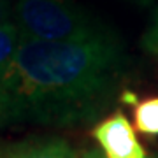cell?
<instances>
[{"mask_svg":"<svg viewBox=\"0 0 158 158\" xmlns=\"http://www.w3.org/2000/svg\"><path fill=\"white\" fill-rule=\"evenodd\" d=\"M121 69L107 34L83 40L18 44L0 76V125L72 121L106 100Z\"/></svg>","mask_w":158,"mask_h":158,"instance_id":"1","label":"cell"},{"mask_svg":"<svg viewBox=\"0 0 158 158\" xmlns=\"http://www.w3.org/2000/svg\"><path fill=\"white\" fill-rule=\"evenodd\" d=\"M14 18L12 23L25 40L65 42L106 34L70 0H19Z\"/></svg>","mask_w":158,"mask_h":158,"instance_id":"2","label":"cell"},{"mask_svg":"<svg viewBox=\"0 0 158 158\" xmlns=\"http://www.w3.org/2000/svg\"><path fill=\"white\" fill-rule=\"evenodd\" d=\"M104 158H148L127 116L116 113L93 130Z\"/></svg>","mask_w":158,"mask_h":158,"instance_id":"3","label":"cell"},{"mask_svg":"<svg viewBox=\"0 0 158 158\" xmlns=\"http://www.w3.org/2000/svg\"><path fill=\"white\" fill-rule=\"evenodd\" d=\"M4 158H77V155L63 139H44L16 146Z\"/></svg>","mask_w":158,"mask_h":158,"instance_id":"4","label":"cell"},{"mask_svg":"<svg viewBox=\"0 0 158 158\" xmlns=\"http://www.w3.org/2000/svg\"><path fill=\"white\" fill-rule=\"evenodd\" d=\"M134 116L139 132L146 135H158V97L137 104Z\"/></svg>","mask_w":158,"mask_h":158,"instance_id":"5","label":"cell"},{"mask_svg":"<svg viewBox=\"0 0 158 158\" xmlns=\"http://www.w3.org/2000/svg\"><path fill=\"white\" fill-rule=\"evenodd\" d=\"M19 40H21V35L12 21L0 25V76L7 67V63L11 62Z\"/></svg>","mask_w":158,"mask_h":158,"instance_id":"6","label":"cell"},{"mask_svg":"<svg viewBox=\"0 0 158 158\" xmlns=\"http://www.w3.org/2000/svg\"><path fill=\"white\" fill-rule=\"evenodd\" d=\"M149 46L158 53V23L155 25V28H153L151 35H149Z\"/></svg>","mask_w":158,"mask_h":158,"instance_id":"7","label":"cell"},{"mask_svg":"<svg viewBox=\"0 0 158 158\" xmlns=\"http://www.w3.org/2000/svg\"><path fill=\"white\" fill-rule=\"evenodd\" d=\"M6 16H7V7H6V4L0 0V25L7 23V21H6Z\"/></svg>","mask_w":158,"mask_h":158,"instance_id":"8","label":"cell"},{"mask_svg":"<svg viewBox=\"0 0 158 158\" xmlns=\"http://www.w3.org/2000/svg\"><path fill=\"white\" fill-rule=\"evenodd\" d=\"M83 158H104V155H102V151H97V149H93V151L85 153V156H83Z\"/></svg>","mask_w":158,"mask_h":158,"instance_id":"9","label":"cell"}]
</instances>
